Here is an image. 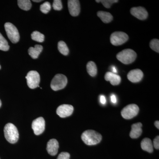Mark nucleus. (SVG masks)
<instances>
[{
	"label": "nucleus",
	"instance_id": "nucleus-19",
	"mask_svg": "<svg viewBox=\"0 0 159 159\" xmlns=\"http://www.w3.org/2000/svg\"><path fill=\"white\" fill-rule=\"evenodd\" d=\"M97 16L103 23L111 22L113 20V16L110 13L107 11H99L97 12Z\"/></svg>",
	"mask_w": 159,
	"mask_h": 159
},
{
	"label": "nucleus",
	"instance_id": "nucleus-28",
	"mask_svg": "<svg viewBox=\"0 0 159 159\" xmlns=\"http://www.w3.org/2000/svg\"><path fill=\"white\" fill-rule=\"evenodd\" d=\"M53 7L54 10L60 11L62 9L61 1L60 0H54L53 3Z\"/></svg>",
	"mask_w": 159,
	"mask_h": 159
},
{
	"label": "nucleus",
	"instance_id": "nucleus-21",
	"mask_svg": "<svg viewBox=\"0 0 159 159\" xmlns=\"http://www.w3.org/2000/svg\"><path fill=\"white\" fill-rule=\"evenodd\" d=\"M17 3L19 7L23 10L28 11L31 9V3L29 0H19Z\"/></svg>",
	"mask_w": 159,
	"mask_h": 159
},
{
	"label": "nucleus",
	"instance_id": "nucleus-11",
	"mask_svg": "<svg viewBox=\"0 0 159 159\" xmlns=\"http://www.w3.org/2000/svg\"><path fill=\"white\" fill-rule=\"evenodd\" d=\"M131 14L140 20L147 19L148 13L145 8L142 7H133L130 9Z\"/></svg>",
	"mask_w": 159,
	"mask_h": 159
},
{
	"label": "nucleus",
	"instance_id": "nucleus-16",
	"mask_svg": "<svg viewBox=\"0 0 159 159\" xmlns=\"http://www.w3.org/2000/svg\"><path fill=\"white\" fill-rule=\"evenodd\" d=\"M142 124L141 122L133 124L131 126L129 136L132 139H137L141 135L142 133Z\"/></svg>",
	"mask_w": 159,
	"mask_h": 159
},
{
	"label": "nucleus",
	"instance_id": "nucleus-26",
	"mask_svg": "<svg viewBox=\"0 0 159 159\" xmlns=\"http://www.w3.org/2000/svg\"><path fill=\"white\" fill-rule=\"evenodd\" d=\"M151 48L156 52L159 53V40L157 39L152 40L149 44Z\"/></svg>",
	"mask_w": 159,
	"mask_h": 159
},
{
	"label": "nucleus",
	"instance_id": "nucleus-23",
	"mask_svg": "<svg viewBox=\"0 0 159 159\" xmlns=\"http://www.w3.org/2000/svg\"><path fill=\"white\" fill-rule=\"evenodd\" d=\"M31 39L39 43H42L44 40V35L39 31H34L31 34Z\"/></svg>",
	"mask_w": 159,
	"mask_h": 159
},
{
	"label": "nucleus",
	"instance_id": "nucleus-20",
	"mask_svg": "<svg viewBox=\"0 0 159 159\" xmlns=\"http://www.w3.org/2000/svg\"><path fill=\"white\" fill-rule=\"evenodd\" d=\"M87 70L88 73L92 77H95L97 73V66L95 62L93 61H90L88 63L86 66Z\"/></svg>",
	"mask_w": 159,
	"mask_h": 159
},
{
	"label": "nucleus",
	"instance_id": "nucleus-37",
	"mask_svg": "<svg viewBox=\"0 0 159 159\" xmlns=\"http://www.w3.org/2000/svg\"><path fill=\"white\" fill-rule=\"evenodd\" d=\"M1 65H0V69H1Z\"/></svg>",
	"mask_w": 159,
	"mask_h": 159
},
{
	"label": "nucleus",
	"instance_id": "nucleus-22",
	"mask_svg": "<svg viewBox=\"0 0 159 159\" xmlns=\"http://www.w3.org/2000/svg\"><path fill=\"white\" fill-rule=\"evenodd\" d=\"M58 50L63 55H67L69 54L68 48L66 43L62 41H60L58 43Z\"/></svg>",
	"mask_w": 159,
	"mask_h": 159
},
{
	"label": "nucleus",
	"instance_id": "nucleus-15",
	"mask_svg": "<svg viewBox=\"0 0 159 159\" xmlns=\"http://www.w3.org/2000/svg\"><path fill=\"white\" fill-rule=\"evenodd\" d=\"M104 78L106 80L109 81L113 85H119L121 81V77L119 75L110 72L106 73Z\"/></svg>",
	"mask_w": 159,
	"mask_h": 159
},
{
	"label": "nucleus",
	"instance_id": "nucleus-12",
	"mask_svg": "<svg viewBox=\"0 0 159 159\" xmlns=\"http://www.w3.org/2000/svg\"><path fill=\"white\" fill-rule=\"evenodd\" d=\"M68 7L70 14L73 16H77L80 14V8L79 1L69 0L68 1Z\"/></svg>",
	"mask_w": 159,
	"mask_h": 159
},
{
	"label": "nucleus",
	"instance_id": "nucleus-17",
	"mask_svg": "<svg viewBox=\"0 0 159 159\" xmlns=\"http://www.w3.org/2000/svg\"><path fill=\"white\" fill-rule=\"evenodd\" d=\"M43 47L40 45H35L34 48H29L28 52L29 55L33 59H36L43 51Z\"/></svg>",
	"mask_w": 159,
	"mask_h": 159
},
{
	"label": "nucleus",
	"instance_id": "nucleus-4",
	"mask_svg": "<svg viewBox=\"0 0 159 159\" xmlns=\"http://www.w3.org/2000/svg\"><path fill=\"white\" fill-rule=\"evenodd\" d=\"M67 78L64 75L57 74L54 76L51 84V88L54 91H58L65 88L67 84Z\"/></svg>",
	"mask_w": 159,
	"mask_h": 159
},
{
	"label": "nucleus",
	"instance_id": "nucleus-24",
	"mask_svg": "<svg viewBox=\"0 0 159 159\" xmlns=\"http://www.w3.org/2000/svg\"><path fill=\"white\" fill-rule=\"evenodd\" d=\"M9 49V46L8 42L0 33V50L6 51H8Z\"/></svg>",
	"mask_w": 159,
	"mask_h": 159
},
{
	"label": "nucleus",
	"instance_id": "nucleus-35",
	"mask_svg": "<svg viewBox=\"0 0 159 159\" xmlns=\"http://www.w3.org/2000/svg\"><path fill=\"white\" fill-rule=\"evenodd\" d=\"M42 1H41V0H39V1H37V0H33V2H42Z\"/></svg>",
	"mask_w": 159,
	"mask_h": 159
},
{
	"label": "nucleus",
	"instance_id": "nucleus-5",
	"mask_svg": "<svg viewBox=\"0 0 159 159\" xmlns=\"http://www.w3.org/2000/svg\"><path fill=\"white\" fill-rule=\"evenodd\" d=\"M5 29L7 36L11 42L16 43L20 40V34L17 28L11 23L5 24Z\"/></svg>",
	"mask_w": 159,
	"mask_h": 159
},
{
	"label": "nucleus",
	"instance_id": "nucleus-9",
	"mask_svg": "<svg viewBox=\"0 0 159 159\" xmlns=\"http://www.w3.org/2000/svg\"><path fill=\"white\" fill-rule=\"evenodd\" d=\"M32 128L34 134L39 135L43 132L45 128V122L43 117H39L34 119L32 123Z\"/></svg>",
	"mask_w": 159,
	"mask_h": 159
},
{
	"label": "nucleus",
	"instance_id": "nucleus-7",
	"mask_svg": "<svg viewBox=\"0 0 159 159\" xmlns=\"http://www.w3.org/2000/svg\"><path fill=\"white\" fill-rule=\"evenodd\" d=\"M128 39V35L125 32L116 31L111 34L110 41L114 46H119L126 42Z\"/></svg>",
	"mask_w": 159,
	"mask_h": 159
},
{
	"label": "nucleus",
	"instance_id": "nucleus-33",
	"mask_svg": "<svg viewBox=\"0 0 159 159\" xmlns=\"http://www.w3.org/2000/svg\"><path fill=\"white\" fill-rule=\"evenodd\" d=\"M111 70L112 73H114V74H116V73H117L116 68V67L114 66H112L111 67Z\"/></svg>",
	"mask_w": 159,
	"mask_h": 159
},
{
	"label": "nucleus",
	"instance_id": "nucleus-25",
	"mask_svg": "<svg viewBox=\"0 0 159 159\" xmlns=\"http://www.w3.org/2000/svg\"><path fill=\"white\" fill-rule=\"evenodd\" d=\"M51 5L49 2H46L42 4L40 7V10L44 14H47L51 10Z\"/></svg>",
	"mask_w": 159,
	"mask_h": 159
},
{
	"label": "nucleus",
	"instance_id": "nucleus-10",
	"mask_svg": "<svg viewBox=\"0 0 159 159\" xmlns=\"http://www.w3.org/2000/svg\"><path fill=\"white\" fill-rule=\"evenodd\" d=\"M74 110L73 106L69 104H62L57 107L56 113L59 117L66 118L70 116L73 114Z\"/></svg>",
	"mask_w": 159,
	"mask_h": 159
},
{
	"label": "nucleus",
	"instance_id": "nucleus-8",
	"mask_svg": "<svg viewBox=\"0 0 159 159\" xmlns=\"http://www.w3.org/2000/svg\"><path fill=\"white\" fill-rule=\"evenodd\" d=\"M139 107L135 104H131L126 106L121 111V115L124 119H132L139 113Z\"/></svg>",
	"mask_w": 159,
	"mask_h": 159
},
{
	"label": "nucleus",
	"instance_id": "nucleus-29",
	"mask_svg": "<svg viewBox=\"0 0 159 159\" xmlns=\"http://www.w3.org/2000/svg\"><path fill=\"white\" fill-rule=\"evenodd\" d=\"M70 154L68 152H62L60 153L57 159H70Z\"/></svg>",
	"mask_w": 159,
	"mask_h": 159
},
{
	"label": "nucleus",
	"instance_id": "nucleus-27",
	"mask_svg": "<svg viewBox=\"0 0 159 159\" xmlns=\"http://www.w3.org/2000/svg\"><path fill=\"white\" fill-rule=\"evenodd\" d=\"M118 0H101L100 2L102 3L103 6L106 8H110L113 3H117Z\"/></svg>",
	"mask_w": 159,
	"mask_h": 159
},
{
	"label": "nucleus",
	"instance_id": "nucleus-31",
	"mask_svg": "<svg viewBox=\"0 0 159 159\" xmlns=\"http://www.w3.org/2000/svg\"><path fill=\"white\" fill-rule=\"evenodd\" d=\"M99 98H100V102L102 104H105L106 102V99L105 96H103V95H101Z\"/></svg>",
	"mask_w": 159,
	"mask_h": 159
},
{
	"label": "nucleus",
	"instance_id": "nucleus-6",
	"mask_svg": "<svg viewBox=\"0 0 159 159\" xmlns=\"http://www.w3.org/2000/svg\"><path fill=\"white\" fill-rule=\"evenodd\" d=\"M27 84L29 88L34 89L39 87L40 77L39 74L36 71H31L28 73L26 77Z\"/></svg>",
	"mask_w": 159,
	"mask_h": 159
},
{
	"label": "nucleus",
	"instance_id": "nucleus-18",
	"mask_svg": "<svg viewBox=\"0 0 159 159\" xmlns=\"http://www.w3.org/2000/svg\"><path fill=\"white\" fill-rule=\"evenodd\" d=\"M141 147L143 150L151 153L153 152V145L151 139L145 138L141 142Z\"/></svg>",
	"mask_w": 159,
	"mask_h": 159
},
{
	"label": "nucleus",
	"instance_id": "nucleus-32",
	"mask_svg": "<svg viewBox=\"0 0 159 159\" xmlns=\"http://www.w3.org/2000/svg\"><path fill=\"white\" fill-rule=\"evenodd\" d=\"M111 102L113 103H116L117 102V98L116 95L112 94L111 96Z\"/></svg>",
	"mask_w": 159,
	"mask_h": 159
},
{
	"label": "nucleus",
	"instance_id": "nucleus-36",
	"mask_svg": "<svg viewBox=\"0 0 159 159\" xmlns=\"http://www.w3.org/2000/svg\"><path fill=\"white\" fill-rule=\"evenodd\" d=\"M1 106H2V101H1V99H0V107H1Z\"/></svg>",
	"mask_w": 159,
	"mask_h": 159
},
{
	"label": "nucleus",
	"instance_id": "nucleus-1",
	"mask_svg": "<svg viewBox=\"0 0 159 159\" xmlns=\"http://www.w3.org/2000/svg\"><path fill=\"white\" fill-rule=\"evenodd\" d=\"M81 139L87 145H95L101 142L102 135L96 131L89 129L83 133Z\"/></svg>",
	"mask_w": 159,
	"mask_h": 159
},
{
	"label": "nucleus",
	"instance_id": "nucleus-2",
	"mask_svg": "<svg viewBox=\"0 0 159 159\" xmlns=\"http://www.w3.org/2000/svg\"><path fill=\"white\" fill-rule=\"evenodd\" d=\"M4 135L6 140L11 144H14L19 139L18 131L16 126L11 123L6 124L4 127Z\"/></svg>",
	"mask_w": 159,
	"mask_h": 159
},
{
	"label": "nucleus",
	"instance_id": "nucleus-14",
	"mask_svg": "<svg viewBox=\"0 0 159 159\" xmlns=\"http://www.w3.org/2000/svg\"><path fill=\"white\" fill-rule=\"evenodd\" d=\"M59 144L57 140L55 139L49 140L47 144V150L49 154L51 156H55L58 152Z\"/></svg>",
	"mask_w": 159,
	"mask_h": 159
},
{
	"label": "nucleus",
	"instance_id": "nucleus-30",
	"mask_svg": "<svg viewBox=\"0 0 159 159\" xmlns=\"http://www.w3.org/2000/svg\"><path fill=\"white\" fill-rule=\"evenodd\" d=\"M153 146L157 149H159V137L157 136L153 140Z\"/></svg>",
	"mask_w": 159,
	"mask_h": 159
},
{
	"label": "nucleus",
	"instance_id": "nucleus-13",
	"mask_svg": "<svg viewBox=\"0 0 159 159\" xmlns=\"http://www.w3.org/2000/svg\"><path fill=\"white\" fill-rule=\"evenodd\" d=\"M143 72L139 69H134L129 72L127 78L129 81L133 83L140 82L143 77Z\"/></svg>",
	"mask_w": 159,
	"mask_h": 159
},
{
	"label": "nucleus",
	"instance_id": "nucleus-3",
	"mask_svg": "<svg viewBox=\"0 0 159 159\" xmlns=\"http://www.w3.org/2000/svg\"><path fill=\"white\" fill-rule=\"evenodd\" d=\"M117 59L124 64H129L135 60L137 54L134 50L130 49H125L117 54Z\"/></svg>",
	"mask_w": 159,
	"mask_h": 159
},
{
	"label": "nucleus",
	"instance_id": "nucleus-34",
	"mask_svg": "<svg viewBox=\"0 0 159 159\" xmlns=\"http://www.w3.org/2000/svg\"><path fill=\"white\" fill-rule=\"evenodd\" d=\"M155 125L156 126L157 128L158 129H159V121H156L154 123Z\"/></svg>",
	"mask_w": 159,
	"mask_h": 159
}]
</instances>
